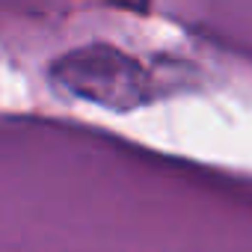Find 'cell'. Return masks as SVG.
<instances>
[{
	"label": "cell",
	"instance_id": "1",
	"mask_svg": "<svg viewBox=\"0 0 252 252\" xmlns=\"http://www.w3.org/2000/svg\"><path fill=\"white\" fill-rule=\"evenodd\" d=\"M51 80L74 98L107 110H137L149 101L146 68L113 45H83L51 65Z\"/></svg>",
	"mask_w": 252,
	"mask_h": 252
},
{
	"label": "cell",
	"instance_id": "2",
	"mask_svg": "<svg viewBox=\"0 0 252 252\" xmlns=\"http://www.w3.org/2000/svg\"><path fill=\"white\" fill-rule=\"evenodd\" d=\"M113 3L131 9V12H146V9H149V0H113Z\"/></svg>",
	"mask_w": 252,
	"mask_h": 252
}]
</instances>
